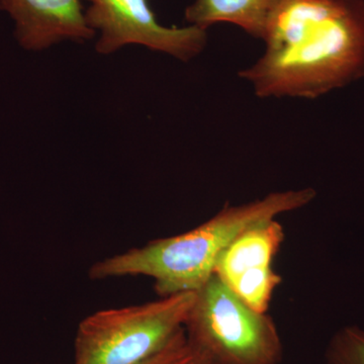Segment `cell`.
<instances>
[{
  "instance_id": "1",
  "label": "cell",
  "mask_w": 364,
  "mask_h": 364,
  "mask_svg": "<svg viewBox=\"0 0 364 364\" xmlns=\"http://www.w3.org/2000/svg\"><path fill=\"white\" fill-rule=\"evenodd\" d=\"M265 51L239 72L260 98L315 100L364 77V0H282Z\"/></svg>"
},
{
  "instance_id": "2",
  "label": "cell",
  "mask_w": 364,
  "mask_h": 364,
  "mask_svg": "<svg viewBox=\"0 0 364 364\" xmlns=\"http://www.w3.org/2000/svg\"><path fill=\"white\" fill-rule=\"evenodd\" d=\"M315 189L277 191L239 205H226L207 222L186 233L158 239L140 248L97 261L91 279L143 277L154 280L160 298L196 293L214 274L223 251L244 230L257 223L306 207L316 198Z\"/></svg>"
},
{
  "instance_id": "3",
  "label": "cell",
  "mask_w": 364,
  "mask_h": 364,
  "mask_svg": "<svg viewBox=\"0 0 364 364\" xmlns=\"http://www.w3.org/2000/svg\"><path fill=\"white\" fill-rule=\"evenodd\" d=\"M184 331L215 364H279L284 358L273 318L244 303L215 273L196 291Z\"/></svg>"
},
{
  "instance_id": "4",
  "label": "cell",
  "mask_w": 364,
  "mask_h": 364,
  "mask_svg": "<svg viewBox=\"0 0 364 364\" xmlns=\"http://www.w3.org/2000/svg\"><path fill=\"white\" fill-rule=\"evenodd\" d=\"M195 296L173 294L91 314L78 326L74 364L143 363L183 329Z\"/></svg>"
},
{
  "instance_id": "5",
  "label": "cell",
  "mask_w": 364,
  "mask_h": 364,
  "mask_svg": "<svg viewBox=\"0 0 364 364\" xmlns=\"http://www.w3.org/2000/svg\"><path fill=\"white\" fill-rule=\"evenodd\" d=\"M86 23L100 32L97 53L109 55L127 45H141L188 62L203 51L207 31L196 26H162L149 0H87Z\"/></svg>"
},
{
  "instance_id": "6",
  "label": "cell",
  "mask_w": 364,
  "mask_h": 364,
  "mask_svg": "<svg viewBox=\"0 0 364 364\" xmlns=\"http://www.w3.org/2000/svg\"><path fill=\"white\" fill-rule=\"evenodd\" d=\"M286 238L277 218L257 223L242 231L223 251L214 273L244 303L267 313L282 277L273 269Z\"/></svg>"
},
{
  "instance_id": "7",
  "label": "cell",
  "mask_w": 364,
  "mask_h": 364,
  "mask_svg": "<svg viewBox=\"0 0 364 364\" xmlns=\"http://www.w3.org/2000/svg\"><path fill=\"white\" fill-rule=\"evenodd\" d=\"M0 9L16 23L14 36L28 51H42L63 41L95 37L80 0H0Z\"/></svg>"
},
{
  "instance_id": "8",
  "label": "cell",
  "mask_w": 364,
  "mask_h": 364,
  "mask_svg": "<svg viewBox=\"0 0 364 364\" xmlns=\"http://www.w3.org/2000/svg\"><path fill=\"white\" fill-rule=\"evenodd\" d=\"M282 0H196L186 7L188 25L207 31L215 23L238 26L255 39H264Z\"/></svg>"
},
{
  "instance_id": "9",
  "label": "cell",
  "mask_w": 364,
  "mask_h": 364,
  "mask_svg": "<svg viewBox=\"0 0 364 364\" xmlns=\"http://www.w3.org/2000/svg\"><path fill=\"white\" fill-rule=\"evenodd\" d=\"M327 364H364V330L356 326L342 328L328 345Z\"/></svg>"
},
{
  "instance_id": "10",
  "label": "cell",
  "mask_w": 364,
  "mask_h": 364,
  "mask_svg": "<svg viewBox=\"0 0 364 364\" xmlns=\"http://www.w3.org/2000/svg\"><path fill=\"white\" fill-rule=\"evenodd\" d=\"M141 364H215L189 341L183 329L164 348Z\"/></svg>"
}]
</instances>
